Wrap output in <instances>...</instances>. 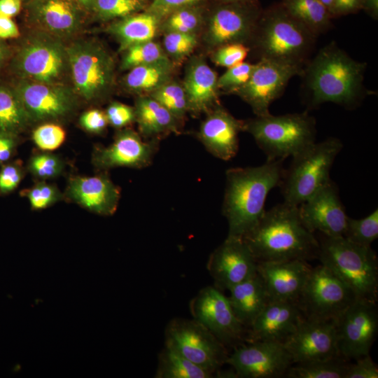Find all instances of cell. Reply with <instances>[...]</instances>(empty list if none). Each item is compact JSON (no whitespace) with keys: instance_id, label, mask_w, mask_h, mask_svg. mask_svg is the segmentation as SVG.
Here are the masks:
<instances>
[{"instance_id":"cell-1","label":"cell","mask_w":378,"mask_h":378,"mask_svg":"<svg viewBox=\"0 0 378 378\" xmlns=\"http://www.w3.org/2000/svg\"><path fill=\"white\" fill-rule=\"evenodd\" d=\"M367 64L353 59L331 41L310 58L300 76L307 106L331 102L346 109L357 108L373 92L364 85Z\"/></svg>"},{"instance_id":"cell-2","label":"cell","mask_w":378,"mask_h":378,"mask_svg":"<svg viewBox=\"0 0 378 378\" xmlns=\"http://www.w3.org/2000/svg\"><path fill=\"white\" fill-rule=\"evenodd\" d=\"M284 159L262 165L226 171L222 211L228 223V237L243 238L259 222L270 191L279 186Z\"/></svg>"},{"instance_id":"cell-3","label":"cell","mask_w":378,"mask_h":378,"mask_svg":"<svg viewBox=\"0 0 378 378\" xmlns=\"http://www.w3.org/2000/svg\"><path fill=\"white\" fill-rule=\"evenodd\" d=\"M257 262L318 258L319 244L303 225L298 206L281 203L265 211L243 238Z\"/></svg>"},{"instance_id":"cell-4","label":"cell","mask_w":378,"mask_h":378,"mask_svg":"<svg viewBox=\"0 0 378 378\" xmlns=\"http://www.w3.org/2000/svg\"><path fill=\"white\" fill-rule=\"evenodd\" d=\"M316 38L280 3L262 11L249 42L253 43L258 60L304 67L311 58Z\"/></svg>"},{"instance_id":"cell-5","label":"cell","mask_w":378,"mask_h":378,"mask_svg":"<svg viewBox=\"0 0 378 378\" xmlns=\"http://www.w3.org/2000/svg\"><path fill=\"white\" fill-rule=\"evenodd\" d=\"M318 240L321 264L343 282L356 299L377 302L378 260L371 246L356 244L343 236L321 234Z\"/></svg>"},{"instance_id":"cell-6","label":"cell","mask_w":378,"mask_h":378,"mask_svg":"<svg viewBox=\"0 0 378 378\" xmlns=\"http://www.w3.org/2000/svg\"><path fill=\"white\" fill-rule=\"evenodd\" d=\"M243 122L244 131L253 137L267 160L293 157L316 142V120L307 111L269 113Z\"/></svg>"},{"instance_id":"cell-7","label":"cell","mask_w":378,"mask_h":378,"mask_svg":"<svg viewBox=\"0 0 378 378\" xmlns=\"http://www.w3.org/2000/svg\"><path fill=\"white\" fill-rule=\"evenodd\" d=\"M31 30L10 60L11 72L17 79L67 85L69 64L64 41L43 31Z\"/></svg>"},{"instance_id":"cell-8","label":"cell","mask_w":378,"mask_h":378,"mask_svg":"<svg viewBox=\"0 0 378 378\" xmlns=\"http://www.w3.org/2000/svg\"><path fill=\"white\" fill-rule=\"evenodd\" d=\"M342 148L340 139L329 137L292 157L279 185L283 202L298 206L329 181L330 169Z\"/></svg>"},{"instance_id":"cell-9","label":"cell","mask_w":378,"mask_h":378,"mask_svg":"<svg viewBox=\"0 0 378 378\" xmlns=\"http://www.w3.org/2000/svg\"><path fill=\"white\" fill-rule=\"evenodd\" d=\"M71 88L81 100L92 103L104 99L115 80V62L99 42L76 40L66 44Z\"/></svg>"},{"instance_id":"cell-10","label":"cell","mask_w":378,"mask_h":378,"mask_svg":"<svg viewBox=\"0 0 378 378\" xmlns=\"http://www.w3.org/2000/svg\"><path fill=\"white\" fill-rule=\"evenodd\" d=\"M356 300L350 289L321 264L311 269L297 302L304 318L337 320Z\"/></svg>"},{"instance_id":"cell-11","label":"cell","mask_w":378,"mask_h":378,"mask_svg":"<svg viewBox=\"0 0 378 378\" xmlns=\"http://www.w3.org/2000/svg\"><path fill=\"white\" fill-rule=\"evenodd\" d=\"M15 90L31 125L60 123L78 110L80 99L68 85H50L17 79Z\"/></svg>"},{"instance_id":"cell-12","label":"cell","mask_w":378,"mask_h":378,"mask_svg":"<svg viewBox=\"0 0 378 378\" xmlns=\"http://www.w3.org/2000/svg\"><path fill=\"white\" fill-rule=\"evenodd\" d=\"M166 344L213 374L228 356L225 345L195 320H172L166 330Z\"/></svg>"},{"instance_id":"cell-13","label":"cell","mask_w":378,"mask_h":378,"mask_svg":"<svg viewBox=\"0 0 378 378\" xmlns=\"http://www.w3.org/2000/svg\"><path fill=\"white\" fill-rule=\"evenodd\" d=\"M377 330L376 302L356 299L336 321L339 355L349 361L370 354Z\"/></svg>"},{"instance_id":"cell-14","label":"cell","mask_w":378,"mask_h":378,"mask_svg":"<svg viewBox=\"0 0 378 378\" xmlns=\"http://www.w3.org/2000/svg\"><path fill=\"white\" fill-rule=\"evenodd\" d=\"M303 67L261 59L255 66L248 80L233 92L245 101L256 116L270 113L271 104L284 92L289 80L300 76Z\"/></svg>"},{"instance_id":"cell-15","label":"cell","mask_w":378,"mask_h":378,"mask_svg":"<svg viewBox=\"0 0 378 378\" xmlns=\"http://www.w3.org/2000/svg\"><path fill=\"white\" fill-rule=\"evenodd\" d=\"M225 363L241 378H274L285 375L293 364L284 343L249 341L227 356Z\"/></svg>"},{"instance_id":"cell-16","label":"cell","mask_w":378,"mask_h":378,"mask_svg":"<svg viewBox=\"0 0 378 378\" xmlns=\"http://www.w3.org/2000/svg\"><path fill=\"white\" fill-rule=\"evenodd\" d=\"M22 8L24 20L31 29L63 41L77 35L89 16L71 0H27Z\"/></svg>"},{"instance_id":"cell-17","label":"cell","mask_w":378,"mask_h":378,"mask_svg":"<svg viewBox=\"0 0 378 378\" xmlns=\"http://www.w3.org/2000/svg\"><path fill=\"white\" fill-rule=\"evenodd\" d=\"M194 320L221 343L236 345L244 336L245 327L236 317L229 299L216 287L202 289L190 303Z\"/></svg>"},{"instance_id":"cell-18","label":"cell","mask_w":378,"mask_h":378,"mask_svg":"<svg viewBox=\"0 0 378 378\" xmlns=\"http://www.w3.org/2000/svg\"><path fill=\"white\" fill-rule=\"evenodd\" d=\"M159 139L144 141L130 128L119 130L108 146H97L92 163L99 172H107L116 167L140 169L149 166L159 149Z\"/></svg>"},{"instance_id":"cell-19","label":"cell","mask_w":378,"mask_h":378,"mask_svg":"<svg viewBox=\"0 0 378 378\" xmlns=\"http://www.w3.org/2000/svg\"><path fill=\"white\" fill-rule=\"evenodd\" d=\"M298 210L303 225L312 233L343 236L349 216L331 179L300 204Z\"/></svg>"},{"instance_id":"cell-20","label":"cell","mask_w":378,"mask_h":378,"mask_svg":"<svg viewBox=\"0 0 378 378\" xmlns=\"http://www.w3.org/2000/svg\"><path fill=\"white\" fill-rule=\"evenodd\" d=\"M337 320L304 318L284 342L293 363H305L338 356Z\"/></svg>"},{"instance_id":"cell-21","label":"cell","mask_w":378,"mask_h":378,"mask_svg":"<svg viewBox=\"0 0 378 378\" xmlns=\"http://www.w3.org/2000/svg\"><path fill=\"white\" fill-rule=\"evenodd\" d=\"M258 262L242 238L227 237L211 253L208 270L219 290H230L257 274Z\"/></svg>"},{"instance_id":"cell-22","label":"cell","mask_w":378,"mask_h":378,"mask_svg":"<svg viewBox=\"0 0 378 378\" xmlns=\"http://www.w3.org/2000/svg\"><path fill=\"white\" fill-rule=\"evenodd\" d=\"M239 2H230L216 10L211 16L205 35L211 47L249 42L262 11Z\"/></svg>"},{"instance_id":"cell-23","label":"cell","mask_w":378,"mask_h":378,"mask_svg":"<svg viewBox=\"0 0 378 378\" xmlns=\"http://www.w3.org/2000/svg\"><path fill=\"white\" fill-rule=\"evenodd\" d=\"M64 200L93 214L109 216L116 211L120 199V188L106 172L90 176L69 177Z\"/></svg>"},{"instance_id":"cell-24","label":"cell","mask_w":378,"mask_h":378,"mask_svg":"<svg viewBox=\"0 0 378 378\" xmlns=\"http://www.w3.org/2000/svg\"><path fill=\"white\" fill-rule=\"evenodd\" d=\"M311 269L302 260L260 261L257 265L270 302H297Z\"/></svg>"},{"instance_id":"cell-25","label":"cell","mask_w":378,"mask_h":378,"mask_svg":"<svg viewBox=\"0 0 378 378\" xmlns=\"http://www.w3.org/2000/svg\"><path fill=\"white\" fill-rule=\"evenodd\" d=\"M244 122L236 119L219 104L207 113L197 137L207 151L217 158L229 160L239 149V134Z\"/></svg>"},{"instance_id":"cell-26","label":"cell","mask_w":378,"mask_h":378,"mask_svg":"<svg viewBox=\"0 0 378 378\" xmlns=\"http://www.w3.org/2000/svg\"><path fill=\"white\" fill-rule=\"evenodd\" d=\"M303 318L297 302L270 301L249 327L248 340L284 343Z\"/></svg>"},{"instance_id":"cell-27","label":"cell","mask_w":378,"mask_h":378,"mask_svg":"<svg viewBox=\"0 0 378 378\" xmlns=\"http://www.w3.org/2000/svg\"><path fill=\"white\" fill-rule=\"evenodd\" d=\"M218 76L202 59L196 58L188 66L183 87L188 111L208 113L218 105Z\"/></svg>"},{"instance_id":"cell-28","label":"cell","mask_w":378,"mask_h":378,"mask_svg":"<svg viewBox=\"0 0 378 378\" xmlns=\"http://www.w3.org/2000/svg\"><path fill=\"white\" fill-rule=\"evenodd\" d=\"M134 108L139 134L148 140L178 132L181 121L150 96L137 98Z\"/></svg>"},{"instance_id":"cell-29","label":"cell","mask_w":378,"mask_h":378,"mask_svg":"<svg viewBox=\"0 0 378 378\" xmlns=\"http://www.w3.org/2000/svg\"><path fill=\"white\" fill-rule=\"evenodd\" d=\"M228 297L233 312L244 327H250L270 302L264 282L258 274L232 287Z\"/></svg>"},{"instance_id":"cell-30","label":"cell","mask_w":378,"mask_h":378,"mask_svg":"<svg viewBox=\"0 0 378 378\" xmlns=\"http://www.w3.org/2000/svg\"><path fill=\"white\" fill-rule=\"evenodd\" d=\"M158 27V16L147 12L118 19L108 27L107 31L118 41L119 50L124 52L134 45L153 41Z\"/></svg>"},{"instance_id":"cell-31","label":"cell","mask_w":378,"mask_h":378,"mask_svg":"<svg viewBox=\"0 0 378 378\" xmlns=\"http://www.w3.org/2000/svg\"><path fill=\"white\" fill-rule=\"evenodd\" d=\"M281 4L317 37L332 25V15L319 0H282Z\"/></svg>"},{"instance_id":"cell-32","label":"cell","mask_w":378,"mask_h":378,"mask_svg":"<svg viewBox=\"0 0 378 378\" xmlns=\"http://www.w3.org/2000/svg\"><path fill=\"white\" fill-rule=\"evenodd\" d=\"M172 64L169 61L132 68L124 78V85L134 92L150 93L170 80Z\"/></svg>"},{"instance_id":"cell-33","label":"cell","mask_w":378,"mask_h":378,"mask_svg":"<svg viewBox=\"0 0 378 378\" xmlns=\"http://www.w3.org/2000/svg\"><path fill=\"white\" fill-rule=\"evenodd\" d=\"M31 123L13 87L0 84V132L20 135Z\"/></svg>"},{"instance_id":"cell-34","label":"cell","mask_w":378,"mask_h":378,"mask_svg":"<svg viewBox=\"0 0 378 378\" xmlns=\"http://www.w3.org/2000/svg\"><path fill=\"white\" fill-rule=\"evenodd\" d=\"M214 374L195 365L166 344L160 354L156 373L158 378H211Z\"/></svg>"},{"instance_id":"cell-35","label":"cell","mask_w":378,"mask_h":378,"mask_svg":"<svg viewBox=\"0 0 378 378\" xmlns=\"http://www.w3.org/2000/svg\"><path fill=\"white\" fill-rule=\"evenodd\" d=\"M349 363L340 356L293 364L285 376L289 378H345Z\"/></svg>"},{"instance_id":"cell-36","label":"cell","mask_w":378,"mask_h":378,"mask_svg":"<svg viewBox=\"0 0 378 378\" xmlns=\"http://www.w3.org/2000/svg\"><path fill=\"white\" fill-rule=\"evenodd\" d=\"M123 52L120 65L122 70H130L141 65L170 61L164 50L153 41L134 45Z\"/></svg>"},{"instance_id":"cell-37","label":"cell","mask_w":378,"mask_h":378,"mask_svg":"<svg viewBox=\"0 0 378 378\" xmlns=\"http://www.w3.org/2000/svg\"><path fill=\"white\" fill-rule=\"evenodd\" d=\"M65 167V162L60 156L42 150L32 154L26 164L27 172L36 181L57 178L64 173Z\"/></svg>"},{"instance_id":"cell-38","label":"cell","mask_w":378,"mask_h":378,"mask_svg":"<svg viewBox=\"0 0 378 378\" xmlns=\"http://www.w3.org/2000/svg\"><path fill=\"white\" fill-rule=\"evenodd\" d=\"M175 118L181 121L188 111V102L183 85L171 80L150 93Z\"/></svg>"},{"instance_id":"cell-39","label":"cell","mask_w":378,"mask_h":378,"mask_svg":"<svg viewBox=\"0 0 378 378\" xmlns=\"http://www.w3.org/2000/svg\"><path fill=\"white\" fill-rule=\"evenodd\" d=\"M343 237L356 244L370 246L378 237V209L363 218L348 217Z\"/></svg>"},{"instance_id":"cell-40","label":"cell","mask_w":378,"mask_h":378,"mask_svg":"<svg viewBox=\"0 0 378 378\" xmlns=\"http://www.w3.org/2000/svg\"><path fill=\"white\" fill-rule=\"evenodd\" d=\"M20 195L27 198L31 208L36 211L47 209L64 200V193L57 186L46 181H36L31 187L22 190Z\"/></svg>"},{"instance_id":"cell-41","label":"cell","mask_w":378,"mask_h":378,"mask_svg":"<svg viewBox=\"0 0 378 378\" xmlns=\"http://www.w3.org/2000/svg\"><path fill=\"white\" fill-rule=\"evenodd\" d=\"M141 8V1L136 0H96L91 15L107 21L136 13Z\"/></svg>"},{"instance_id":"cell-42","label":"cell","mask_w":378,"mask_h":378,"mask_svg":"<svg viewBox=\"0 0 378 378\" xmlns=\"http://www.w3.org/2000/svg\"><path fill=\"white\" fill-rule=\"evenodd\" d=\"M31 139L39 150L52 152L63 144L66 132L59 123L44 122L33 130Z\"/></svg>"},{"instance_id":"cell-43","label":"cell","mask_w":378,"mask_h":378,"mask_svg":"<svg viewBox=\"0 0 378 378\" xmlns=\"http://www.w3.org/2000/svg\"><path fill=\"white\" fill-rule=\"evenodd\" d=\"M197 43L195 34L167 32L163 40L164 50L173 58L180 59L189 55Z\"/></svg>"},{"instance_id":"cell-44","label":"cell","mask_w":378,"mask_h":378,"mask_svg":"<svg viewBox=\"0 0 378 378\" xmlns=\"http://www.w3.org/2000/svg\"><path fill=\"white\" fill-rule=\"evenodd\" d=\"M254 66L255 64L242 62L227 68L225 73L218 77V88L232 93L248 80Z\"/></svg>"},{"instance_id":"cell-45","label":"cell","mask_w":378,"mask_h":378,"mask_svg":"<svg viewBox=\"0 0 378 378\" xmlns=\"http://www.w3.org/2000/svg\"><path fill=\"white\" fill-rule=\"evenodd\" d=\"M26 166L20 159H13L0 166V196L15 191L24 178Z\"/></svg>"},{"instance_id":"cell-46","label":"cell","mask_w":378,"mask_h":378,"mask_svg":"<svg viewBox=\"0 0 378 378\" xmlns=\"http://www.w3.org/2000/svg\"><path fill=\"white\" fill-rule=\"evenodd\" d=\"M200 24L199 14L194 10L179 8L167 18L164 27L167 32L175 31L195 34Z\"/></svg>"},{"instance_id":"cell-47","label":"cell","mask_w":378,"mask_h":378,"mask_svg":"<svg viewBox=\"0 0 378 378\" xmlns=\"http://www.w3.org/2000/svg\"><path fill=\"white\" fill-rule=\"evenodd\" d=\"M249 51V48L245 44L228 43L216 48L212 59L216 65L229 68L244 62Z\"/></svg>"},{"instance_id":"cell-48","label":"cell","mask_w":378,"mask_h":378,"mask_svg":"<svg viewBox=\"0 0 378 378\" xmlns=\"http://www.w3.org/2000/svg\"><path fill=\"white\" fill-rule=\"evenodd\" d=\"M108 123L120 130L135 122L134 108L118 102H111L105 111Z\"/></svg>"},{"instance_id":"cell-49","label":"cell","mask_w":378,"mask_h":378,"mask_svg":"<svg viewBox=\"0 0 378 378\" xmlns=\"http://www.w3.org/2000/svg\"><path fill=\"white\" fill-rule=\"evenodd\" d=\"M78 122L83 130L95 134H102L108 124L105 112L97 108H92L83 112Z\"/></svg>"},{"instance_id":"cell-50","label":"cell","mask_w":378,"mask_h":378,"mask_svg":"<svg viewBox=\"0 0 378 378\" xmlns=\"http://www.w3.org/2000/svg\"><path fill=\"white\" fill-rule=\"evenodd\" d=\"M349 363L345 378H377L378 367L370 354Z\"/></svg>"},{"instance_id":"cell-51","label":"cell","mask_w":378,"mask_h":378,"mask_svg":"<svg viewBox=\"0 0 378 378\" xmlns=\"http://www.w3.org/2000/svg\"><path fill=\"white\" fill-rule=\"evenodd\" d=\"M20 139L19 134L0 132V166L14 159Z\"/></svg>"},{"instance_id":"cell-52","label":"cell","mask_w":378,"mask_h":378,"mask_svg":"<svg viewBox=\"0 0 378 378\" xmlns=\"http://www.w3.org/2000/svg\"><path fill=\"white\" fill-rule=\"evenodd\" d=\"M200 0H154L150 11L156 15L164 14L194 4Z\"/></svg>"},{"instance_id":"cell-53","label":"cell","mask_w":378,"mask_h":378,"mask_svg":"<svg viewBox=\"0 0 378 378\" xmlns=\"http://www.w3.org/2000/svg\"><path fill=\"white\" fill-rule=\"evenodd\" d=\"M19 35L18 27L11 18L0 15V38H14Z\"/></svg>"},{"instance_id":"cell-54","label":"cell","mask_w":378,"mask_h":378,"mask_svg":"<svg viewBox=\"0 0 378 378\" xmlns=\"http://www.w3.org/2000/svg\"><path fill=\"white\" fill-rule=\"evenodd\" d=\"M23 0H0V15L13 18L20 13Z\"/></svg>"},{"instance_id":"cell-55","label":"cell","mask_w":378,"mask_h":378,"mask_svg":"<svg viewBox=\"0 0 378 378\" xmlns=\"http://www.w3.org/2000/svg\"><path fill=\"white\" fill-rule=\"evenodd\" d=\"M363 3V0H346L342 15L355 13L358 10L362 9Z\"/></svg>"},{"instance_id":"cell-56","label":"cell","mask_w":378,"mask_h":378,"mask_svg":"<svg viewBox=\"0 0 378 378\" xmlns=\"http://www.w3.org/2000/svg\"><path fill=\"white\" fill-rule=\"evenodd\" d=\"M362 9H364L374 19H377L378 0H363Z\"/></svg>"},{"instance_id":"cell-57","label":"cell","mask_w":378,"mask_h":378,"mask_svg":"<svg viewBox=\"0 0 378 378\" xmlns=\"http://www.w3.org/2000/svg\"><path fill=\"white\" fill-rule=\"evenodd\" d=\"M89 15H92L96 0H71Z\"/></svg>"},{"instance_id":"cell-58","label":"cell","mask_w":378,"mask_h":378,"mask_svg":"<svg viewBox=\"0 0 378 378\" xmlns=\"http://www.w3.org/2000/svg\"><path fill=\"white\" fill-rule=\"evenodd\" d=\"M9 50L6 45L0 40V69L8 57Z\"/></svg>"},{"instance_id":"cell-59","label":"cell","mask_w":378,"mask_h":378,"mask_svg":"<svg viewBox=\"0 0 378 378\" xmlns=\"http://www.w3.org/2000/svg\"><path fill=\"white\" fill-rule=\"evenodd\" d=\"M330 11L334 18V3L335 0H319Z\"/></svg>"},{"instance_id":"cell-60","label":"cell","mask_w":378,"mask_h":378,"mask_svg":"<svg viewBox=\"0 0 378 378\" xmlns=\"http://www.w3.org/2000/svg\"><path fill=\"white\" fill-rule=\"evenodd\" d=\"M225 1L230 3V2H239V1H244L246 0H225Z\"/></svg>"},{"instance_id":"cell-61","label":"cell","mask_w":378,"mask_h":378,"mask_svg":"<svg viewBox=\"0 0 378 378\" xmlns=\"http://www.w3.org/2000/svg\"><path fill=\"white\" fill-rule=\"evenodd\" d=\"M26 1H27V0H23L24 2Z\"/></svg>"},{"instance_id":"cell-62","label":"cell","mask_w":378,"mask_h":378,"mask_svg":"<svg viewBox=\"0 0 378 378\" xmlns=\"http://www.w3.org/2000/svg\"><path fill=\"white\" fill-rule=\"evenodd\" d=\"M136 1H141V0H136Z\"/></svg>"}]
</instances>
